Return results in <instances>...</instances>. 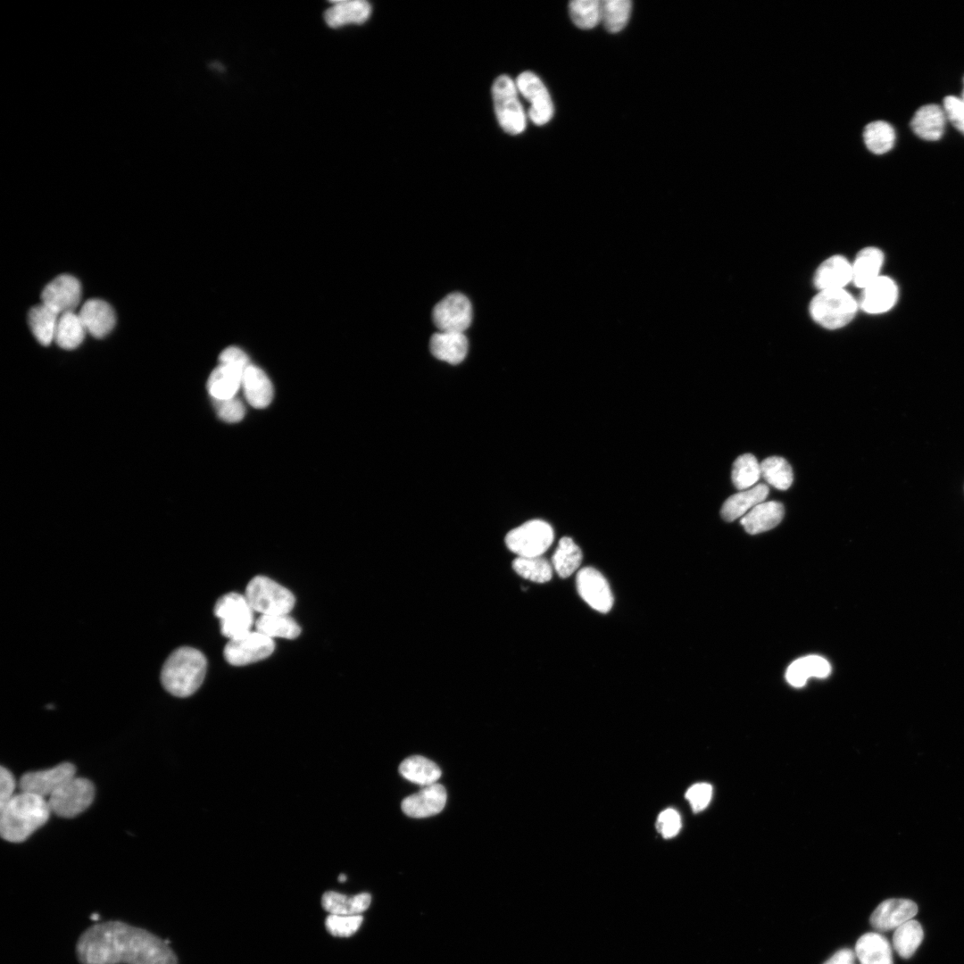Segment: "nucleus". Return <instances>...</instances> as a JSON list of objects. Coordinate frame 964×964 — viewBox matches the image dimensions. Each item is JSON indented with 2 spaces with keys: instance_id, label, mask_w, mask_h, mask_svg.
<instances>
[{
  "instance_id": "39448f33",
  "label": "nucleus",
  "mask_w": 964,
  "mask_h": 964,
  "mask_svg": "<svg viewBox=\"0 0 964 964\" xmlns=\"http://www.w3.org/2000/svg\"><path fill=\"white\" fill-rule=\"evenodd\" d=\"M492 96L495 115L502 129L513 136L522 133L527 120L515 81L507 75H501L493 84Z\"/></svg>"
},
{
  "instance_id": "c756f323",
  "label": "nucleus",
  "mask_w": 964,
  "mask_h": 964,
  "mask_svg": "<svg viewBox=\"0 0 964 964\" xmlns=\"http://www.w3.org/2000/svg\"><path fill=\"white\" fill-rule=\"evenodd\" d=\"M768 494L769 487L764 484H758L752 488L735 494L723 503L721 516L726 521H733L764 502Z\"/></svg>"
},
{
  "instance_id": "a211bd4d",
  "label": "nucleus",
  "mask_w": 964,
  "mask_h": 964,
  "mask_svg": "<svg viewBox=\"0 0 964 964\" xmlns=\"http://www.w3.org/2000/svg\"><path fill=\"white\" fill-rule=\"evenodd\" d=\"M898 299V287L895 282L885 276H879L863 288L860 307L870 314H878L889 311Z\"/></svg>"
},
{
  "instance_id": "49530a36",
  "label": "nucleus",
  "mask_w": 964,
  "mask_h": 964,
  "mask_svg": "<svg viewBox=\"0 0 964 964\" xmlns=\"http://www.w3.org/2000/svg\"><path fill=\"white\" fill-rule=\"evenodd\" d=\"M711 797L712 786L707 783L695 784L686 793V798L694 812L703 810L710 803Z\"/></svg>"
},
{
  "instance_id": "0eeeda50",
  "label": "nucleus",
  "mask_w": 964,
  "mask_h": 964,
  "mask_svg": "<svg viewBox=\"0 0 964 964\" xmlns=\"http://www.w3.org/2000/svg\"><path fill=\"white\" fill-rule=\"evenodd\" d=\"M553 538L549 523L532 519L511 529L505 536V544L517 557H539L551 546Z\"/></svg>"
},
{
  "instance_id": "c03bdc74",
  "label": "nucleus",
  "mask_w": 964,
  "mask_h": 964,
  "mask_svg": "<svg viewBox=\"0 0 964 964\" xmlns=\"http://www.w3.org/2000/svg\"><path fill=\"white\" fill-rule=\"evenodd\" d=\"M363 921L362 915L329 914L326 918L327 930L334 936L345 937L353 935Z\"/></svg>"
},
{
  "instance_id": "a878e982",
  "label": "nucleus",
  "mask_w": 964,
  "mask_h": 964,
  "mask_svg": "<svg viewBox=\"0 0 964 964\" xmlns=\"http://www.w3.org/2000/svg\"><path fill=\"white\" fill-rule=\"evenodd\" d=\"M855 956L860 964H893L889 942L876 932L864 934L858 939Z\"/></svg>"
},
{
  "instance_id": "7c9ffc66",
  "label": "nucleus",
  "mask_w": 964,
  "mask_h": 964,
  "mask_svg": "<svg viewBox=\"0 0 964 964\" xmlns=\"http://www.w3.org/2000/svg\"><path fill=\"white\" fill-rule=\"evenodd\" d=\"M400 774L407 780L427 786L436 784L441 777L440 768L432 760L420 755L406 758L399 766Z\"/></svg>"
},
{
  "instance_id": "ddd939ff",
  "label": "nucleus",
  "mask_w": 964,
  "mask_h": 964,
  "mask_svg": "<svg viewBox=\"0 0 964 964\" xmlns=\"http://www.w3.org/2000/svg\"><path fill=\"white\" fill-rule=\"evenodd\" d=\"M75 774L76 769L72 763L62 762L50 769L23 774L20 778L19 786L21 792L46 798L75 777Z\"/></svg>"
},
{
  "instance_id": "5fc2aeb1",
  "label": "nucleus",
  "mask_w": 964,
  "mask_h": 964,
  "mask_svg": "<svg viewBox=\"0 0 964 964\" xmlns=\"http://www.w3.org/2000/svg\"><path fill=\"white\" fill-rule=\"evenodd\" d=\"M961 100L964 102V89H963V92H962V99Z\"/></svg>"
},
{
  "instance_id": "aec40b11",
  "label": "nucleus",
  "mask_w": 964,
  "mask_h": 964,
  "mask_svg": "<svg viewBox=\"0 0 964 964\" xmlns=\"http://www.w3.org/2000/svg\"><path fill=\"white\" fill-rule=\"evenodd\" d=\"M371 14V5L364 0L335 1L324 12V20L331 28L365 22Z\"/></svg>"
},
{
  "instance_id": "37998d69",
  "label": "nucleus",
  "mask_w": 964,
  "mask_h": 964,
  "mask_svg": "<svg viewBox=\"0 0 964 964\" xmlns=\"http://www.w3.org/2000/svg\"><path fill=\"white\" fill-rule=\"evenodd\" d=\"M569 11L572 21L580 29H593L601 21V1L575 0L569 3Z\"/></svg>"
},
{
  "instance_id": "e433bc0d",
  "label": "nucleus",
  "mask_w": 964,
  "mask_h": 964,
  "mask_svg": "<svg viewBox=\"0 0 964 964\" xmlns=\"http://www.w3.org/2000/svg\"><path fill=\"white\" fill-rule=\"evenodd\" d=\"M923 937L924 932L919 922L910 919L895 929L893 945L901 957L908 959L921 944Z\"/></svg>"
},
{
  "instance_id": "c9c22d12",
  "label": "nucleus",
  "mask_w": 964,
  "mask_h": 964,
  "mask_svg": "<svg viewBox=\"0 0 964 964\" xmlns=\"http://www.w3.org/2000/svg\"><path fill=\"white\" fill-rule=\"evenodd\" d=\"M582 552L572 538L564 536L553 555L552 566L562 578L572 575L580 566Z\"/></svg>"
},
{
  "instance_id": "2eb2a0df",
  "label": "nucleus",
  "mask_w": 964,
  "mask_h": 964,
  "mask_svg": "<svg viewBox=\"0 0 964 964\" xmlns=\"http://www.w3.org/2000/svg\"><path fill=\"white\" fill-rule=\"evenodd\" d=\"M81 298V285L73 276L62 274L49 282L42 291L41 303L58 314L74 312Z\"/></svg>"
},
{
  "instance_id": "09e8293b",
  "label": "nucleus",
  "mask_w": 964,
  "mask_h": 964,
  "mask_svg": "<svg viewBox=\"0 0 964 964\" xmlns=\"http://www.w3.org/2000/svg\"><path fill=\"white\" fill-rule=\"evenodd\" d=\"M943 110L952 125L964 134V102L952 96H946Z\"/></svg>"
},
{
  "instance_id": "dca6fc26",
  "label": "nucleus",
  "mask_w": 964,
  "mask_h": 964,
  "mask_svg": "<svg viewBox=\"0 0 964 964\" xmlns=\"http://www.w3.org/2000/svg\"><path fill=\"white\" fill-rule=\"evenodd\" d=\"M917 912L918 905L910 900L888 899L875 909L870 924L878 931H889L912 919Z\"/></svg>"
},
{
  "instance_id": "3c124183",
  "label": "nucleus",
  "mask_w": 964,
  "mask_h": 964,
  "mask_svg": "<svg viewBox=\"0 0 964 964\" xmlns=\"http://www.w3.org/2000/svg\"><path fill=\"white\" fill-rule=\"evenodd\" d=\"M16 782L12 773L4 766L0 769V807L8 802L16 794Z\"/></svg>"
},
{
  "instance_id": "f704fd0d",
  "label": "nucleus",
  "mask_w": 964,
  "mask_h": 964,
  "mask_svg": "<svg viewBox=\"0 0 964 964\" xmlns=\"http://www.w3.org/2000/svg\"><path fill=\"white\" fill-rule=\"evenodd\" d=\"M255 627L256 631L270 638L295 639L301 633V627L288 614L260 615Z\"/></svg>"
},
{
  "instance_id": "412c9836",
  "label": "nucleus",
  "mask_w": 964,
  "mask_h": 964,
  "mask_svg": "<svg viewBox=\"0 0 964 964\" xmlns=\"http://www.w3.org/2000/svg\"><path fill=\"white\" fill-rule=\"evenodd\" d=\"M852 278V264L841 255L824 261L817 269L814 283L819 290L844 288Z\"/></svg>"
},
{
  "instance_id": "1a4fd4ad",
  "label": "nucleus",
  "mask_w": 964,
  "mask_h": 964,
  "mask_svg": "<svg viewBox=\"0 0 964 964\" xmlns=\"http://www.w3.org/2000/svg\"><path fill=\"white\" fill-rule=\"evenodd\" d=\"M253 611L245 594L238 593L222 595L214 606V613L220 620V632L229 639L251 631Z\"/></svg>"
},
{
  "instance_id": "4be33fe9",
  "label": "nucleus",
  "mask_w": 964,
  "mask_h": 964,
  "mask_svg": "<svg viewBox=\"0 0 964 964\" xmlns=\"http://www.w3.org/2000/svg\"><path fill=\"white\" fill-rule=\"evenodd\" d=\"M785 513L784 505L777 501L762 502L751 509L741 519L745 531L755 535L777 526Z\"/></svg>"
},
{
  "instance_id": "603ef678",
  "label": "nucleus",
  "mask_w": 964,
  "mask_h": 964,
  "mask_svg": "<svg viewBox=\"0 0 964 964\" xmlns=\"http://www.w3.org/2000/svg\"><path fill=\"white\" fill-rule=\"evenodd\" d=\"M855 952L850 949H842L836 952L824 964H853Z\"/></svg>"
},
{
  "instance_id": "f8f14e48",
  "label": "nucleus",
  "mask_w": 964,
  "mask_h": 964,
  "mask_svg": "<svg viewBox=\"0 0 964 964\" xmlns=\"http://www.w3.org/2000/svg\"><path fill=\"white\" fill-rule=\"evenodd\" d=\"M471 304L461 293L442 299L433 310V320L440 331L463 333L471 322Z\"/></svg>"
},
{
  "instance_id": "6ab92c4d",
  "label": "nucleus",
  "mask_w": 964,
  "mask_h": 964,
  "mask_svg": "<svg viewBox=\"0 0 964 964\" xmlns=\"http://www.w3.org/2000/svg\"><path fill=\"white\" fill-rule=\"evenodd\" d=\"M78 314L87 332L97 338L107 336L116 321L112 307L101 299H88Z\"/></svg>"
},
{
  "instance_id": "79ce46f5",
  "label": "nucleus",
  "mask_w": 964,
  "mask_h": 964,
  "mask_svg": "<svg viewBox=\"0 0 964 964\" xmlns=\"http://www.w3.org/2000/svg\"><path fill=\"white\" fill-rule=\"evenodd\" d=\"M761 476L757 459L750 453L735 459L732 469V481L738 490H745L757 483Z\"/></svg>"
},
{
  "instance_id": "bb28decb",
  "label": "nucleus",
  "mask_w": 964,
  "mask_h": 964,
  "mask_svg": "<svg viewBox=\"0 0 964 964\" xmlns=\"http://www.w3.org/2000/svg\"><path fill=\"white\" fill-rule=\"evenodd\" d=\"M831 666L823 657L809 655L794 661L787 668L786 681L794 687H802L813 677L824 678L830 675Z\"/></svg>"
},
{
  "instance_id": "ea45409f",
  "label": "nucleus",
  "mask_w": 964,
  "mask_h": 964,
  "mask_svg": "<svg viewBox=\"0 0 964 964\" xmlns=\"http://www.w3.org/2000/svg\"><path fill=\"white\" fill-rule=\"evenodd\" d=\"M631 9L629 0L601 1V21L608 31L617 33L627 25Z\"/></svg>"
},
{
  "instance_id": "9d476101",
  "label": "nucleus",
  "mask_w": 964,
  "mask_h": 964,
  "mask_svg": "<svg viewBox=\"0 0 964 964\" xmlns=\"http://www.w3.org/2000/svg\"><path fill=\"white\" fill-rule=\"evenodd\" d=\"M275 648L272 638L258 631H249L229 639L224 647L226 661L234 666H244L270 656Z\"/></svg>"
},
{
  "instance_id": "a19ab883",
  "label": "nucleus",
  "mask_w": 964,
  "mask_h": 964,
  "mask_svg": "<svg viewBox=\"0 0 964 964\" xmlns=\"http://www.w3.org/2000/svg\"><path fill=\"white\" fill-rule=\"evenodd\" d=\"M513 570L521 578L536 583H545L553 577V566L542 556L517 557L512 561Z\"/></svg>"
},
{
  "instance_id": "864d4df0",
  "label": "nucleus",
  "mask_w": 964,
  "mask_h": 964,
  "mask_svg": "<svg viewBox=\"0 0 964 964\" xmlns=\"http://www.w3.org/2000/svg\"><path fill=\"white\" fill-rule=\"evenodd\" d=\"M345 880H346V876H345V874H340V875L338 876V881H339V882L343 883V882H345Z\"/></svg>"
},
{
  "instance_id": "f257e3e1",
  "label": "nucleus",
  "mask_w": 964,
  "mask_h": 964,
  "mask_svg": "<svg viewBox=\"0 0 964 964\" xmlns=\"http://www.w3.org/2000/svg\"><path fill=\"white\" fill-rule=\"evenodd\" d=\"M76 954L81 964H178L167 943L121 921L88 927L77 942Z\"/></svg>"
},
{
  "instance_id": "473e14b6",
  "label": "nucleus",
  "mask_w": 964,
  "mask_h": 964,
  "mask_svg": "<svg viewBox=\"0 0 964 964\" xmlns=\"http://www.w3.org/2000/svg\"><path fill=\"white\" fill-rule=\"evenodd\" d=\"M59 316L60 314L42 303L29 310V326L38 343L48 345L54 340Z\"/></svg>"
},
{
  "instance_id": "8fccbe9b",
  "label": "nucleus",
  "mask_w": 964,
  "mask_h": 964,
  "mask_svg": "<svg viewBox=\"0 0 964 964\" xmlns=\"http://www.w3.org/2000/svg\"><path fill=\"white\" fill-rule=\"evenodd\" d=\"M220 364H226L244 371L250 365L246 354L237 347L225 349L220 355Z\"/></svg>"
},
{
  "instance_id": "4c0bfd02",
  "label": "nucleus",
  "mask_w": 964,
  "mask_h": 964,
  "mask_svg": "<svg viewBox=\"0 0 964 964\" xmlns=\"http://www.w3.org/2000/svg\"><path fill=\"white\" fill-rule=\"evenodd\" d=\"M863 137L866 146L870 152L883 154L893 147L895 133L888 122L876 120L865 127Z\"/></svg>"
},
{
  "instance_id": "9b49d317",
  "label": "nucleus",
  "mask_w": 964,
  "mask_h": 964,
  "mask_svg": "<svg viewBox=\"0 0 964 964\" xmlns=\"http://www.w3.org/2000/svg\"><path fill=\"white\" fill-rule=\"evenodd\" d=\"M519 93L530 104L529 119L537 126L551 120L553 115V104L549 92L540 79L532 71H524L516 79Z\"/></svg>"
},
{
  "instance_id": "6e6552de",
  "label": "nucleus",
  "mask_w": 964,
  "mask_h": 964,
  "mask_svg": "<svg viewBox=\"0 0 964 964\" xmlns=\"http://www.w3.org/2000/svg\"><path fill=\"white\" fill-rule=\"evenodd\" d=\"M95 798V786L85 777H73L48 797L51 811L62 818H73L87 810Z\"/></svg>"
},
{
  "instance_id": "2f4dec72",
  "label": "nucleus",
  "mask_w": 964,
  "mask_h": 964,
  "mask_svg": "<svg viewBox=\"0 0 964 964\" xmlns=\"http://www.w3.org/2000/svg\"><path fill=\"white\" fill-rule=\"evenodd\" d=\"M371 902V896L368 893H361L353 896H346L337 892H326L321 899L323 908L329 914L337 915H361L365 911Z\"/></svg>"
},
{
  "instance_id": "58836bf2",
  "label": "nucleus",
  "mask_w": 964,
  "mask_h": 964,
  "mask_svg": "<svg viewBox=\"0 0 964 964\" xmlns=\"http://www.w3.org/2000/svg\"><path fill=\"white\" fill-rule=\"evenodd\" d=\"M763 478L779 490H786L793 482V470L787 461L779 456L764 459L760 463Z\"/></svg>"
},
{
  "instance_id": "a18cd8bd",
  "label": "nucleus",
  "mask_w": 964,
  "mask_h": 964,
  "mask_svg": "<svg viewBox=\"0 0 964 964\" xmlns=\"http://www.w3.org/2000/svg\"><path fill=\"white\" fill-rule=\"evenodd\" d=\"M214 406L219 417L227 422H237L245 415L244 404L236 397L214 400Z\"/></svg>"
},
{
  "instance_id": "423d86ee",
  "label": "nucleus",
  "mask_w": 964,
  "mask_h": 964,
  "mask_svg": "<svg viewBox=\"0 0 964 964\" xmlns=\"http://www.w3.org/2000/svg\"><path fill=\"white\" fill-rule=\"evenodd\" d=\"M245 596L253 610L261 615L288 614L295 602L288 589L264 576H256L249 581Z\"/></svg>"
},
{
  "instance_id": "cd10ccee",
  "label": "nucleus",
  "mask_w": 964,
  "mask_h": 964,
  "mask_svg": "<svg viewBox=\"0 0 964 964\" xmlns=\"http://www.w3.org/2000/svg\"><path fill=\"white\" fill-rule=\"evenodd\" d=\"M884 263V253L876 247H866L859 252L852 264V281L856 287L864 288L880 276Z\"/></svg>"
},
{
  "instance_id": "b1692460",
  "label": "nucleus",
  "mask_w": 964,
  "mask_h": 964,
  "mask_svg": "<svg viewBox=\"0 0 964 964\" xmlns=\"http://www.w3.org/2000/svg\"><path fill=\"white\" fill-rule=\"evenodd\" d=\"M945 112L937 104L921 106L910 120L913 132L924 140L936 141L943 133Z\"/></svg>"
},
{
  "instance_id": "f3484780",
  "label": "nucleus",
  "mask_w": 964,
  "mask_h": 964,
  "mask_svg": "<svg viewBox=\"0 0 964 964\" xmlns=\"http://www.w3.org/2000/svg\"><path fill=\"white\" fill-rule=\"evenodd\" d=\"M445 788L440 784L423 786L402 802V810L409 817L420 819L439 813L446 802Z\"/></svg>"
},
{
  "instance_id": "72a5a7b5",
  "label": "nucleus",
  "mask_w": 964,
  "mask_h": 964,
  "mask_svg": "<svg viewBox=\"0 0 964 964\" xmlns=\"http://www.w3.org/2000/svg\"><path fill=\"white\" fill-rule=\"evenodd\" d=\"M87 330L79 316L74 312L60 314L55 334V343L62 349L77 348L84 340Z\"/></svg>"
},
{
  "instance_id": "f03ea898",
  "label": "nucleus",
  "mask_w": 964,
  "mask_h": 964,
  "mask_svg": "<svg viewBox=\"0 0 964 964\" xmlns=\"http://www.w3.org/2000/svg\"><path fill=\"white\" fill-rule=\"evenodd\" d=\"M52 813L47 800L21 792L0 807V835L11 843H21L45 825Z\"/></svg>"
},
{
  "instance_id": "20e7f679",
  "label": "nucleus",
  "mask_w": 964,
  "mask_h": 964,
  "mask_svg": "<svg viewBox=\"0 0 964 964\" xmlns=\"http://www.w3.org/2000/svg\"><path fill=\"white\" fill-rule=\"evenodd\" d=\"M858 303L844 288L820 290L810 303V313L820 326L835 329L854 317Z\"/></svg>"
},
{
  "instance_id": "7ed1b4c3",
  "label": "nucleus",
  "mask_w": 964,
  "mask_h": 964,
  "mask_svg": "<svg viewBox=\"0 0 964 964\" xmlns=\"http://www.w3.org/2000/svg\"><path fill=\"white\" fill-rule=\"evenodd\" d=\"M206 665L204 655L197 649L187 646L176 649L162 666V684L172 695L187 697L202 685Z\"/></svg>"
},
{
  "instance_id": "c85d7f7f",
  "label": "nucleus",
  "mask_w": 964,
  "mask_h": 964,
  "mask_svg": "<svg viewBox=\"0 0 964 964\" xmlns=\"http://www.w3.org/2000/svg\"><path fill=\"white\" fill-rule=\"evenodd\" d=\"M244 370L220 364L210 375L207 382L209 394L213 400H224L235 397L240 386Z\"/></svg>"
},
{
  "instance_id": "5701e85b",
  "label": "nucleus",
  "mask_w": 964,
  "mask_h": 964,
  "mask_svg": "<svg viewBox=\"0 0 964 964\" xmlns=\"http://www.w3.org/2000/svg\"><path fill=\"white\" fill-rule=\"evenodd\" d=\"M429 347L436 359L458 364L467 354L468 340L463 333L439 331L431 337Z\"/></svg>"
},
{
  "instance_id": "393cba45",
  "label": "nucleus",
  "mask_w": 964,
  "mask_h": 964,
  "mask_svg": "<svg viewBox=\"0 0 964 964\" xmlns=\"http://www.w3.org/2000/svg\"><path fill=\"white\" fill-rule=\"evenodd\" d=\"M242 386L247 402L254 408L268 406L273 397V387L267 375L258 367L249 365L242 378Z\"/></svg>"
},
{
  "instance_id": "de8ad7c7",
  "label": "nucleus",
  "mask_w": 964,
  "mask_h": 964,
  "mask_svg": "<svg viewBox=\"0 0 964 964\" xmlns=\"http://www.w3.org/2000/svg\"><path fill=\"white\" fill-rule=\"evenodd\" d=\"M681 827L679 814L673 809L663 810L657 819V829L664 838L675 836Z\"/></svg>"
},
{
  "instance_id": "4468645a",
  "label": "nucleus",
  "mask_w": 964,
  "mask_h": 964,
  "mask_svg": "<svg viewBox=\"0 0 964 964\" xmlns=\"http://www.w3.org/2000/svg\"><path fill=\"white\" fill-rule=\"evenodd\" d=\"M576 585L580 597L596 611L606 613L613 605V595L602 574L592 567L578 571Z\"/></svg>"
}]
</instances>
